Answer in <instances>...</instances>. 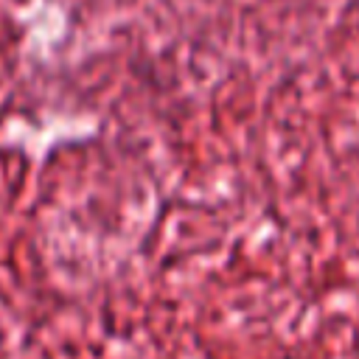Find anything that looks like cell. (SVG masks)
I'll list each match as a JSON object with an SVG mask.
<instances>
[{"instance_id": "cell-1", "label": "cell", "mask_w": 359, "mask_h": 359, "mask_svg": "<svg viewBox=\"0 0 359 359\" xmlns=\"http://www.w3.org/2000/svg\"><path fill=\"white\" fill-rule=\"evenodd\" d=\"M3 339H6V334H3V325H0V348H3Z\"/></svg>"}]
</instances>
